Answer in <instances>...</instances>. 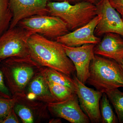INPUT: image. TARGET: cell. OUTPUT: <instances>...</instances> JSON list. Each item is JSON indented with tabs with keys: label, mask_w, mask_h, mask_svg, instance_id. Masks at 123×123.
Listing matches in <instances>:
<instances>
[{
	"label": "cell",
	"mask_w": 123,
	"mask_h": 123,
	"mask_svg": "<svg viewBox=\"0 0 123 123\" xmlns=\"http://www.w3.org/2000/svg\"><path fill=\"white\" fill-rule=\"evenodd\" d=\"M40 71L47 80L65 86L75 92V83L73 79L70 76L59 71L47 67H42Z\"/></svg>",
	"instance_id": "obj_15"
},
{
	"label": "cell",
	"mask_w": 123,
	"mask_h": 123,
	"mask_svg": "<svg viewBox=\"0 0 123 123\" xmlns=\"http://www.w3.org/2000/svg\"><path fill=\"white\" fill-rule=\"evenodd\" d=\"M101 17L98 14L87 24L59 37L56 41L61 44L70 47H77L85 44H97L101 38L94 34L95 30Z\"/></svg>",
	"instance_id": "obj_10"
},
{
	"label": "cell",
	"mask_w": 123,
	"mask_h": 123,
	"mask_svg": "<svg viewBox=\"0 0 123 123\" xmlns=\"http://www.w3.org/2000/svg\"><path fill=\"white\" fill-rule=\"evenodd\" d=\"M47 8L49 15L60 18L71 31L87 24L98 15L96 6L85 0L75 4L51 1Z\"/></svg>",
	"instance_id": "obj_4"
},
{
	"label": "cell",
	"mask_w": 123,
	"mask_h": 123,
	"mask_svg": "<svg viewBox=\"0 0 123 123\" xmlns=\"http://www.w3.org/2000/svg\"><path fill=\"white\" fill-rule=\"evenodd\" d=\"M103 93L123 87V70L114 60L95 55L86 82Z\"/></svg>",
	"instance_id": "obj_3"
},
{
	"label": "cell",
	"mask_w": 123,
	"mask_h": 123,
	"mask_svg": "<svg viewBox=\"0 0 123 123\" xmlns=\"http://www.w3.org/2000/svg\"><path fill=\"white\" fill-rule=\"evenodd\" d=\"M119 64L120 65V66H121V67L122 68L123 70V59L122 60H121V61L120 62V63Z\"/></svg>",
	"instance_id": "obj_29"
},
{
	"label": "cell",
	"mask_w": 123,
	"mask_h": 123,
	"mask_svg": "<svg viewBox=\"0 0 123 123\" xmlns=\"http://www.w3.org/2000/svg\"><path fill=\"white\" fill-rule=\"evenodd\" d=\"M84 0L91 3L92 4L96 5L101 0Z\"/></svg>",
	"instance_id": "obj_27"
},
{
	"label": "cell",
	"mask_w": 123,
	"mask_h": 123,
	"mask_svg": "<svg viewBox=\"0 0 123 123\" xmlns=\"http://www.w3.org/2000/svg\"><path fill=\"white\" fill-rule=\"evenodd\" d=\"M18 25L51 40L70 32L67 24L60 18L49 15H33L20 21Z\"/></svg>",
	"instance_id": "obj_6"
},
{
	"label": "cell",
	"mask_w": 123,
	"mask_h": 123,
	"mask_svg": "<svg viewBox=\"0 0 123 123\" xmlns=\"http://www.w3.org/2000/svg\"><path fill=\"white\" fill-rule=\"evenodd\" d=\"M42 66L30 57H13L0 62V69L12 97L17 98L25 95L27 85Z\"/></svg>",
	"instance_id": "obj_2"
},
{
	"label": "cell",
	"mask_w": 123,
	"mask_h": 123,
	"mask_svg": "<svg viewBox=\"0 0 123 123\" xmlns=\"http://www.w3.org/2000/svg\"><path fill=\"white\" fill-rule=\"evenodd\" d=\"M0 98H12L5 81L4 75L0 69Z\"/></svg>",
	"instance_id": "obj_22"
},
{
	"label": "cell",
	"mask_w": 123,
	"mask_h": 123,
	"mask_svg": "<svg viewBox=\"0 0 123 123\" xmlns=\"http://www.w3.org/2000/svg\"><path fill=\"white\" fill-rule=\"evenodd\" d=\"M96 6L101 18L95 30V35L100 37L106 33H111L123 37V20L109 0H101Z\"/></svg>",
	"instance_id": "obj_8"
},
{
	"label": "cell",
	"mask_w": 123,
	"mask_h": 123,
	"mask_svg": "<svg viewBox=\"0 0 123 123\" xmlns=\"http://www.w3.org/2000/svg\"><path fill=\"white\" fill-rule=\"evenodd\" d=\"M112 7L120 6L123 7V0H109Z\"/></svg>",
	"instance_id": "obj_24"
},
{
	"label": "cell",
	"mask_w": 123,
	"mask_h": 123,
	"mask_svg": "<svg viewBox=\"0 0 123 123\" xmlns=\"http://www.w3.org/2000/svg\"><path fill=\"white\" fill-rule=\"evenodd\" d=\"M105 93L114 108L118 121L120 123H123V92L117 88L108 91Z\"/></svg>",
	"instance_id": "obj_18"
},
{
	"label": "cell",
	"mask_w": 123,
	"mask_h": 123,
	"mask_svg": "<svg viewBox=\"0 0 123 123\" xmlns=\"http://www.w3.org/2000/svg\"><path fill=\"white\" fill-rule=\"evenodd\" d=\"M100 111L103 123H118L116 116L110 104V100L106 93H103L100 102Z\"/></svg>",
	"instance_id": "obj_17"
},
{
	"label": "cell",
	"mask_w": 123,
	"mask_h": 123,
	"mask_svg": "<svg viewBox=\"0 0 123 123\" xmlns=\"http://www.w3.org/2000/svg\"><path fill=\"white\" fill-rule=\"evenodd\" d=\"M95 45L89 44L70 47L62 44L66 55L74 64L76 71V76L84 84L89 77L90 65L94 56V49Z\"/></svg>",
	"instance_id": "obj_11"
},
{
	"label": "cell",
	"mask_w": 123,
	"mask_h": 123,
	"mask_svg": "<svg viewBox=\"0 0 123 123\" xmlns=\"http://www.w3.org/2000/svg\"><path fill=\"white\" fill-rule=\"evenodd\" d=\"M13 13L9 28L14 27L21 20L33 15H49L47 4L51 0H9Z\"/></svg>",
	"instance_id": "obj_12"
},
{
	"label": "cell",
	"mask_w": 123,
	"mask_h": 123,
	"mask_svg": "<svg viewBox=\"0 0 123 123\" xmlns=\"http://www.w3.org/2000/svg\"><path fill=\"white\" fill-rule=\"evenodd\" d=\"M84 0H51V1L55 2H68L71 4H75L82 1Z\"/></svg>",
	"instance_id": "obj_25"
},
{
	"label": "cell",
	"mask_w": 123,
	"mask_h": 123,
	"mask_svg": "<svg viewBox=\"0 0 123 123\" xmlns=\"http://www.w3.org/2000/svg\"><path fill=\"white\" fill-rule=\"evenodd\" d=\"M17 102V98L15 97L11 98H0V123L13 109Z\"/></svg>",
	"instance_id": "obj_21"
},
{
	"label": "cell",
	"mask_w": 123,
	"mask_h": 123,
	"mask_svg": "<svg viewBox=\"0 0 123 123\" xmlns=\"http://www.w3.org/2000/svg\"><path fill=\"white\" fill-rule=\"evenodd\" d=\"M34 33L18 25L9 28L0 37V62L11 57H30L28 40Z\"/></svg>",
	"instance_id": "obj_5"
},
{
	"label": "cell",
	"mask_w": 123,
	"mask_h": 123,
	"mask_svg": "<svg viewBox=\"0 0 123 123\" xmlns=\"http://www.w3.org/2000/svg\"><path fill=\"white\" fill-rule=\"evenodd\" d=\"M113 7L118 12L123 21V7H120V6H115Z\"/></svg>",
	"instance_id": "obj_26"
},
{
	"label": "cell",
	"mask_w": 123,
	"mask_h": 123,
	"mask_svg": "<svg viewBox=\"0 0 123 123\" xmlns=\"http://www.w3.org/2000/svg\"><path fill=\"white\" fill-rule=\"evenodd\" d=\"M94 49L95 55L120 63L123 59V38L116 33H106Z\"/></svg>",
	"instance_id": "obj_13"
},
{
	"label": "cell",
	"mask_w": 123,
	"mask_h": 123,
	"mask_svg": "<svg viewBox=\"0 0 123 123\" xmlns=\"http://www.w3.org/2000/svg\"><path fill=\"white\" fill-rule=\"evenodd\" d=\"M79 105L92 123L102 122L100 102L103 93L89 88L74 75L73 78Z\"/></svg>",
	"instance_id": "obj_7"
},
{
	"label": "cell",
	"mask_w": 123,
	"mask_h": 123,
	"mask_svg": "<svg viewBox=\"0 0 123 123\" xmlns=\"http://www.w3.org/2000/svg\"><path fill=\"white\" fill-rule=\"evenodd\" d=\"M28 44L30 57L42 67L53 69L69 76L76 71L63 45L56 40L34 33L29 38Z\"/></svg>",
	"instance_id": "obj_1"
},
{
	"label": "cell",
	"mask_w": 123,
	"mask_h": 123,
	"mask_svg": "<svg viewBox=\"0 0 123 123\" xmlns=\"http://www.w3.org/2000/svg\"><path fill=\"white\" fill-rule=\"evenodd\" d=\"M47 82L51 93L56 102L66 100L75 93L65 86L50 81Z\"/></svg>",
	"instance_id": "obj_19"
},
{
	"label": "cell",
	"mask_w": 123,
	"mask_h": 123,
	"mask_svg": "<svg viewBox=\"0 0 123 123\" xmlns=\"http://www.w3.org/2000/svg\"><path fill=\"white\" fill-rule=\"evenodd\" d=\"M61 120L60 119H53L52 120H50V122L51 123H61ZM49 122V123H50Z\"/></svg>",
	"instance_id": "obj_28"
},
{
	"label": "cell",
	"mask_w": 123,
	"mask_h": 123,
	"mask_svg": "<svg viewBox=\"0 0 123 123\" xmlns=\"http://www.w3.org/2000/svg\"><path fill=\"white\" fill-rule=\"evenodd\" d=\"M17 115L15 113L14 108L0 123H20Z\"/></svg>",
	"instance_id": "obj_23"
},
{
	"label": "cell",
	"mask_w": 123,
	"mask_h": 123,
	"mask_svg": "<svg viewBox=\"0 0 123 123\" xmlns=\"http://www.w3.org/2000/svg\"><path fill=\"white\" fill-rule=\"evenodd\" d=\"M48 109L51 114L72 123H89L88 117L82 111L76 93L68 99L61 102L47 104Z\"/></svg>",
	"instance_id": "obj_9"
},
{
	"label": "cell",
	"mask_w": 123,
	"mask_h": 123,
	"mask_svg": "<svg viewBox=\"0 0 123 123\" xmlns=\"http://www.w3.org/2000/svg\"><path fill=\"white\" fill-rule=\"evenodd\" d=\"M25 96L30 100L47 104L56 102L51 93L47 80L40 70L34 75L27 85Z\"/></svg>",
	"instance_id": "obj_14"
},
{
	"label": "cell",
	"mask_w": 123,
	"mask_h": 123,
	"mask_svg": "<svg viewBox=\"0 0 123 123\" xmlns=\"http://www.w3.org/2000/svg\"><path fill=\"white\" fill-rule=\"evenodd\" d=\"M15 113L20 117L23 123H32L35 121L37 118L33 108L27 104L18 102L14 107Z\"/></svg>",
	"instance_id": "obj_20"
},
{
	"label": "cell",
	"mask_w": 123,
	"mask_h": 123,
	"mask_svg": "<svg viewBox=\"0 0 123 123\" xmlns=\"http://www.w3.org/2000/svg\"><path fill=\"white\" fill-rule=\"evenodd\" d=\"M13 13L9 0H0V37L9 28Z\"/></svg>",
	"instance_id": "obj_16"
}]
</instances>
